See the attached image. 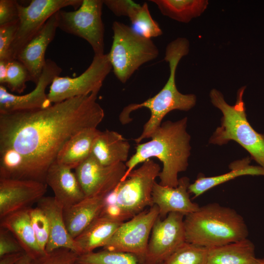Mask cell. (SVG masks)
<instances>
[{
    "instance_id": "33",
    "label": "cell",
    "mask_w": 264,
    "mask_h": 264,
    "mask_svg": "<svg viewBox=\"0 0 264 264\" xmlns=\"http://www.w3.org/2000/svg\"><path fill=\"white\" fill-rule=\"evenodd\" d=\"M79 255L66 248H59L32 260L31 264H77Z\"/></svg>"
},
{
    "instance_id": "9",
    "label": "cell",
    "mask_w": 264,
    "mask_h": 264,
    "mask_svg": "<svg viewBox=\"0 0 264 264\" xmlns=\"http://www.w3.org/2000/svg\"><path fill=\"white\" fill-rule=\"evenodd\" d=\"M111 69L108 54L94 55L89 66L79 76L74 78L59 76L54 78L47 94L50 103L99 92Z\"/></svg>"
},
{
    "instance_id": "1",
    "label": "cell",
    "mask_w": 264,
    "mask_h": 264,
    "mask_svg": "<svg viewBox=\"0 0 264 264\" xmlns=\"http://www.w3.org/2000/svg\"><path fill=\"white\" fill-rule=\"evenodd\" d=\"M98 92L76 97L41 109L0 113V150L21 159L18 179L45 183L50 165L65 143L79 132L97 128L105 113Z\"/></svg>"
},
{
    "instance_id": "22",
    "label": "cell",
    "mask_w": 264,
    "mask_h": 264,
    "mask_svg": "<svg viewBox=\"0 0 264 264\" xmlns=\"http://www.w3.org/2000/svg\"><path fill=\"white\" fill-rule=\"evenodd\" d=\"M30 208L12 213L0 219V227L8 230L25 253L34 260L45 253L37 242L31 222Z\"/></svg>"
},
{
    "instance_id": "4",
    "label": "cell",
    "mask_w": 264,
    "mask_h": 264,
    "mask_svg": "<svg viewBox=\"0 0 264 264\" xmlns=\"http://www.w3.org/2000/svg\"><path fill=\"white\" fill-rule=\"evenodd\" d=\"M186 242L205 247H217L247 238L242 217L234 209L211 203L184 217Z\"/></svg>"
},
{
    "instance_id": "23",
    "label": "cell",
    "mask_w": 264,
    "mask_h": 264,
    "mask_svg": "<svg viewBox=\"0 0 264 264\" xmlns=\"http://www.w3.org/2000/svg\"><path fill=\"white\" fill-rule=\"evenodd\" d=\"M123 222L100 215L74 238L79 255L103 247Z\"/></svg>"
},
{
    "instance_id": "8",
    "label": "cell",
    "mask_w": 264,
    "mask_h": 264,
    "mask_svg": "<svg viewBox=\"0 0 264 264\" xmlns=\"http://www.w3.org/2000/svg\"><path fill=\"white\" fill-rule=\"evenodd\" d=\"M160 171L159 165L150 159L132 170L126 179L118 184L117 204L125 220L154 205L152 192Z\"/></svg>"
},
{
    "instance_id": "30",
    "label": "cell",
    "mask_w": 264,
    "mask_h": 264,
    "mask_svg": "<svg viewBox=\"0 0 264 264\" xmlns=\"http://www.w3.org/2000/svg\"><path fill=\"white\" fill-rule=\"evenodd\" d=\"M77 264H140L132 254L103 249L79 255Z\"/></svg>"
},
{
    "instance_id": "20",
    "label": "cell",
    "mask_w": 264,
    "mask_h": 264,
    "mask_svg": "<svg viewBox=\"0 0 264 264\" xmlns=\"http://www.w3.org/2000/svg\"><path fill=\"white\" fill-rule=\"evenodd\" d=\"M106 195L86 197L79 202L64 209L65 222L73 239L101 214L105 207L104 199Z\"/></svg>"
},
{
    "instance_id": "19",
    "label": "cell",
    "mask_w": 264,
    "mask_h": 264,
    "mask_svg": "<svg viewBox=\"0 0 264 264\" xmlns=\"http://www.w3.org/2000/svg\"><path fill=\"white\" fill-rule=\"evenodd\" d=\"M37 206L44 212L49 224V238L45 252L66 248L79 255L74 239L69 234L65 222L64 208L55 198L44 196L38 201Z\"/></svg>"
},
{
    "instance_id": "34",
    "label": "cell",
    "mask_w": 264,
    "mask_h": 264,
    "mask_svg": "<svg viewBox=\"0 0 264 264\" xmlns=\"http://www.w3.org/2000/svg\"><path fill=\"white\" fill-rule=\"evenodd\" d=\"M19 20L0 25V60H10V49L14 40Z\"/></svg>"
},
{
    "instance_id": "7",
    "label": "cell",
    "mask_w": 264,
    "mask_h": 264,
    "mask_svg": "<svg viewBox=\"0 0 264 264\" xmlns=\"http://www.w3.org/2000/svg\"><path fill=\"white\" fill-rule=\"evenodd\" d=\"M102 0H83L73 11L56 13L58 27L64 32L85 40L94 55L104 54V25L102 19Z\"/></svg>"
},
{
    "instance_id": "11",
    "label": "cell",
    "mask_w": 264,
    "mask_h": 264,
    "mask_svg": "<svg viewBox=\"0 0 264 264\" xmlns=\"http://www.w3.org/2000/svg\"><path fill=\"white\" fill-rule=\"evenodd\" d=\"M159 217L156 205L144 210L123 222L103 247V249L132 254L142 263L154 224Z\"/></svg>"
},
{
    "instance_id": "17",
    "label": "cell",
    "mask_w": 264,
    "mask_h": 264,
    "mask_svg": "<svg viewBox=\"0 0 264 264\" xmlns=\"http://www.w3.org/2000/svg\"><path fill=\"white\" fill-rule=\"evenodd\" d=\"M190 179L186 176L179 179L178 184L176 187L155 182L152 199L154 204L158 207L161 219L165 218L170 213H178L185 216L198 209L200 206L192 202L190 198Z\"/></svg>"
},
{
    "instance_id": "32",
    "label": "cell",
    "mask_w": 264,
    "mask_h": 264,
    "mask_svg": "<svg viewBox=\"0 0 264 264\" xmlns=\"http://www.w3.org/2000/svg\"><path fill=\"white\" fill-rule=\"evenodd\" d=\"M31 222L41 249L45 253L49 238V227L44 212L37 206L29 209Z\"/></svg>"
},
{
    "instance_id": "14",
    "label": "cell",
    "mask_w": 264,
    "mask_h": 264,
    "mask_svg": "<svg viewBox=\"0 0 264 264\" xmlns=\"http://www.w3.org/2000/svg\"><path fill=\"white\" fill-rule=\"evenodd\" d=\"M127 170L125 163L105 166L91 154L75 169L86 197L107 195L122 181Z\"/></svg>"
},
{
    "instance_id": "21",
    "label": "cell",
    "mask_w": 264,
    "mask_h": 264,
    "mask_svg": "<svg viewBox=\"0 0 264 264\" xmlns=\"http://www.w3.org/2000/svg\"><path fill=\"white\" fill-rule=\"evenodd\" d=\"M130 145L121 134L110 130L100 131L95 138L91 155L100 164L109 166L128 161Z\"/></svg>"
},
{
    "instance_id": "28",
    "label": "cell",
    "mask_w": 264,
    "mask_h": 264,
    "mask_svg": "<svg viewBox=\"0 0 264 264\" xmlns=\"http://www.w3.org/2000/svg\"><path fill=\"white\" fill-rule=\"evenodd\" d=\"M132 29L140 35L151 39L161 36L162 31L158 23L152 18L147 2L137 4L128 16Z\"/></svg>"
},
{
    "instance_id": "43",
    "label": "cell",
    "mask_w": 264,
    "mask_h": 264,
    "mask_svg": "<svg viewBox=\"0 0 264 264\" xmlns=\"http://www.w3.org/2000/svg\"></svg>"
},
{
    "instance_id": "3",
    "label": "cell",
    "mask_w": 264,
    "mask_h": 264,
    "mask_svg": "<svg viewBox=\"0 0 264 264\" xmlns=\"http://www.w3.org/2000/svg\"><path fill=\"white\" fill-rule=\"evenodd\" d=\"M189 41L178 37L166 46L164 60L169 63L170 74L163 88L154 96L139 104H131L125 107L119 115V120L126 124L132 120L130 115L133 111L146 108L151 115L144 124L141 134L134 139L136 144L146 138H150L153 133L161 125L167 114L173 110L188 111L196 104L197 98L193 94H183L177 89L176 83L177 66L180 60L189 51Z\"/></svg>"
},
{
    "instance_id": "39",
    "label": "cell",
    "mask_w": 264,
    "mask_h": 264,
    "mask_svg": "<svg viewBox=\"0 0 264 264\" xmlns=\"http://www.w3.org/2000/svg\"><path fill=\"white\" fill-rule=\"evenodd\" d=\"M25 254L20 252L5 255L0 257V264H18Z\"/></svg>"
},
{
    "instance_id": "26",
    "label": "cell",
    "mask_w": 264,
    "mask_h": 264,
    "mask_svg": "<svg viewBox=\"0 0 264 264\" xmlns=\"http://www.w3.org/2000/svg\"><path fill=\"white\" fill-rule=\"evenodd\" d=\"M208 248L207 264H257L255 245L247 238Z\"/></svg>"
},
{
    "instance_id": "2",
    "label": "cell",
    "mask_w": 264,
    "mask_h": 264,
    "mask_svg": "<svg viewBox=\"0 0 264 264\" xmlns=\"http://www.w3.org/2000/svg\"><path fill=\"white\" fill-rule=\"evenodd\" d=\"M187 121L185 117L175 122L168 120L162 122L151 135L150 140L137 144L135 153L125 163L127 170L122 181L139 164L155 157L163 165L158 176L159 183L176 187L178 175L187 170L191 154V136L186 131Z\"/></svg>"
},
{
    "instance_id": "16",
    "label": "cell",
    "mask_w": 264,
    "mask_h": 264,
    "mask_svg": "<svg viewBox=\"0 0 264 264\" xmlns=\"http://www.w3.org/2000/svg\"><path fill=\"white\" fill-rule=\"evenodd\" d=\"M57 28L56 13L24 46L16 59L25 66L29 72L30 81L36 85L39 81L46 63V50L54 39Z\"/></svg>"
},
{
    "instance_id": "36",
    "label": "cell",
    "mask_w": 264,
    "mask_h": 264,
    "mask_svg": "<svg viewBox=\"0 0 264 264\" xmlns=\"http://www.w3.org/2000/svg\"><path fill=\"white\" fill-rule=\"evenodd\" d=\"M18 4L15 0H0V25L19 20Z\"/></svg>"
},
{
    "instance_id": "15",
    "label": "cell",
    "mask_w": 264,
    "mask_h": 264,
    "mask_svg": "<svg viewBox=\"0 0 264 264\" xmlns=\"http://www.w3.org/2000/svg\"><path fill=\"white\" fill-rule=\"evenodd\" d=\"M46 189L44 182L0 178V218L31 208L44 197Z\"/></svg>"
},
{
    "instance_id": "37",
    "label": "cell",
    "mask_w": 264,
    "mask_h": 264,
    "mask_svg": "<svg viewBox=\"0 0 264 264\" xmlns=\"http://www.w3.org/2000/svg\"><path fill=\"white\" fill-rule=\"evenodd\" d=\"M105 4L116 16L128 17L137 3L131 0H104Z\"/></svg>"
},
{
    "instance_id": "38",
    "label": "cell",
    "mask_w": 264,
    "mask_h": 264,
    "mask_svg": "<svg viewBox=\"0 0 264 264\" xmlns=\"http://www.w3.org/2000/svg\"><path fill=\"white\" fill-rule=\"evenodd\" d=\"M101 215L121 222H124L126 220L121 209L117 204L105 206Z\"/></svg>"
},
{
    "instance_id": "13",
    "label": "cell",
    "mask_w": 264,
    "mask_h": 264,
    "mask_svg": "<svg viewBox=\"0 0 264 264\" xmlns=\"http://www.w3.org/2000/svg\"><path fill=\"white\" fill-rule=\"evenodd\" d=\"M61 72L62 68L54 61L47 59L35 88L29 93L17 95L8 92L4 86L0 85V113L33 110L50 106L45 90Z\"/></svg>"
},
{
    "instance_id": "24",
    "label": "cell",
    "mask_w": 264,
    "mask_h": 264,
    "mask_svg": "<svg viewBox=\"0 0 264 264\" xmlns=\"http://www.w3.org/2000/svg\"><path fill=\"white\" fill-rule=\"evenodd\" d=\"M100 131L97 128H88L76 133L63 146L55 160L75 169L90 155L94 140Z\"/></svg>"
},
{
    "instance_id": "41",
    "label": "cell",
    "mask_w": 264,
    "mask_h": 264,
    "mask_svg": "<svg viewBox=\"0 0 264 264\" xmlns=\"http://www.w3.org/2000/svg\"><path fill=\"white\" fill-rule=\"evenodd\" d=\"M32 261V259L25 254L18 264H31Z\"/></svg>"
},
{
    "instance_id": "12",
    "label": "cell",
    "mask_w": 264,
    "mask_h": 264,
    "mask_svg": "<svg viewBox=\"0 0 264 264\" xmlns=\"http://www.w3.org/2000/svg\"><path fill=\"white\" fill-rule=\"evenodd\" d=\"M184 217L180 213H170L164 219L157 218L142 264H161L186 242Z\"/></svg>"
},
{
    "instance_id": "31",
    "label": "cell",
    "mask_w": 264,
    "mask_h": 264,
    "mask_svg": "<svg viewBox=\"0 0 264 264\" xmlns=\"http://www.w3.org/2000/svg\"><path fill=\"white\" fill-rule=\"evenodd\" d=\"M29 81H30V77L25 66L16 59L9 60L5 85L11 91L22 93Z\"/></svg>"
},
{
    "instance_id": "6",
    "label": "cell",
    "mask_w": 264,
    "mask_h": 264,
    "mask_svg": "<svg viewBox=\"0 0 264 264\" xmlns=\"http://www.w3.org/2000/svg\"><path fill=\"white\" fill-rule=\"evenodd\" d=\"M112 29L113 40L108 54L115 77L125 83L141 66L156 59L159 50L151 39L122 22H114Z\"/></svg>"
},
{
    "instance_id": "35",
    "label": "cell",
    "mask_w": 264,
    "mask_h": 264,
    "mask_svg": "<svg viewBox=\"0 0 264 264\" xmlns=\"http://www.w3.org/2000/svg\"><path fill=\"white\" fill-rule=\"evenodd\" d=\"M24 251L13 234L8 230L0 227V257Z\"/></svg>"
},
{
    "instance_id": "25",
    "label": "cell",
    "mask_w": 264,
    "mask_h": 264,
    "mask_svg": "<svg viewBox=\"0 0 264 264\" xmlns=\"http://www.w3.org/2000/svg\"><path fill=\"white\" fill-rule=\"evenodd\" d=\"M251 160V158L246 157L232 162L229 165L230 171L224 174L210 177L198 176L193 183H190L189 192L193 195V198H196L214 187L240 176H264V168L250 165Z\"/></svg>"
},
{
    "instance_id": "29",
    "label": "cell",
    "mask_w": 264,
    "mask_h": 264,
    "mask_svg": "<svg viewBox=\"0 0 264 264\" xmlns=\"http://www.w3.org/2000/svg\"><path fill=\"white\" fill-rule=\"evenodd\" d=\"M208 248L184 242L161 264H207Z\"/></svg>"
},
{
    "instance_id": "27",
    "label": "cell",
    "mask_w": 264,
    "mask_h": 264,
    "mask_svg": "<svg viewBox=\"0 0 264 264\" xmlns=\"http://www.w3.org/2000/svg\"><path fill=\"white\" fill-rule=\"evenodd\" d=\"M161 14L178 22L188 23L207 8L206 0H151Z\"/></svg>"
},
{
    "instance_id": "5",
    "label": "cell",
    "mask_w": 264,
    "mask_h": 264,
    "mask_svg": "<svg viewBox=\"0 0 264 264\" xmlns=\"http://www.w3.org/2000/svg\"><path fill=\"white\" fill-rule=\"evenodd\" d=\"M245 86L240 88L234 105H229L223 94L217 89L210 92L212 104L222 114L220 126L218 127L209 139V143L222 145L233 140L250 154L259 166L264 168V134L256 132L249 123L245 111L243 95Z\"/></svg>"
},
{
    "instance_id": "10",
    "label": "cell",
    "mask_w": 264,
    "mask_h": 264,
    "mask_svg": "<svg viewBox=\"0 0 264 264\" xmlns=\"http://www.w3.org/2000/svg\"><path fill=\"white\" fill-rule=\"evenodd\" d=\"M83 0H32L27 6L18 4L19 24L10 49V59H16L24 46L48 19L63 8L78 9Z\"/></svg>"
},
{
    "instance_id": "18",
    "label": "cell",
    "mask_w": 264,
    "mask_h": 264,
    "mask_svg": "<svg viewBox=\"0 0 264 264\" xmlns=\"http://www.w3.org/2000/svg\"><path fill=\"white\" fill-rule=\"evenodd\" d=\"M45 183L52 189L54 197L64 209L86 197L75 172L56 160L47 171Z\"/></svg>"
},
{
    "instance_id": "40",
    "label": "cell",
    "mask_w": 264,
    "mask_h": 264,
    "mask_svg": "<svg viewBox=\"0 0 264 264\" xmlns=\"http://www.w3.org/2000/svg\"><path fill=\"white\" fill-rule=\"evenodd\" d=\"M9 60H0V84L4 86L6 82L8 65Z\"/></svg>"
},
{
    "instance_id": "42",
    "label": "cell",
    "mask_w": 264,
    "mask_h": 264,
    "mask_svg": "<svg viewBox=\"0 0 264 264\" xmlns=\"http://www.w3.org/2000/svg\"><path fill=\"white\" fill-rule=\"evenodd\" d=\"M257 264H264V257L262 258H257Z\"/></svg>"
}]
</instances>
